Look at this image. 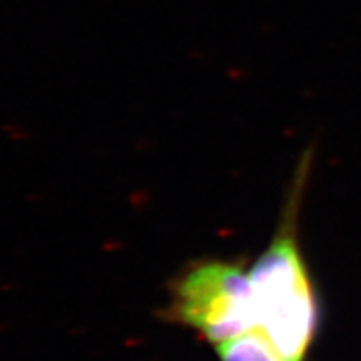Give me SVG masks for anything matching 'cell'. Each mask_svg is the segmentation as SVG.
Here are the masks:
<instances>
[{"label": "cell", "mask_w": 361, "mask_h": 361, "mask_svg": "<svg viewBox=\"0 0 361 361\" xmlns=\"http://www.w3.org/2000/svg\"><path fill=\"white\" fill-rule=\"evenodd\" d=\"M301 156L273 238L250 268L255 333L284 361H306L322 331L323 305L300 243V213L313 168Z\"/></svg>", "instance_id": "obj_1"}, {"label": "cell", "mask_w": 361, "mask_h": 361, "mask_svg": "<svg viewBox=\"0 0 361 361\" xmlns=\"http://www.w3.org/2000/svg\"><path fill=\"white\" fill-rule=\"evenodd\" d=\"M162 318L213 346L255 331L250 269L245 259H197L173 279Z\"/></svg>", "instance_id": "obj_2"}, {"label": "cell", "mask_w": 361, "mask_h": 361, "mask_svg": "<svg viewBox=\"0 0 361 361\" xmlns=\"http://www.w3.org/2000/svg\"><path fill=\"white\" fill-rule=\"evenodd\" d=\"M219 361H284L258 333L246 335L214 346Z\"/></svg>", "instance_id": "obj_3"}]
</instances>
